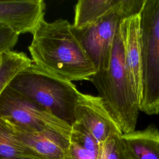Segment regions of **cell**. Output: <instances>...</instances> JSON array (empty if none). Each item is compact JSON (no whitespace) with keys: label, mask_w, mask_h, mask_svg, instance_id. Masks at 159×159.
Returning <instances> with one entry per match:
<instances>
[{"label":"cell","mask_w":159,"mask_h":159,"mask_svg":"<svg viewBox=\"0 0 159 159\" xmlns=\"http://www.w3.org/2000/svg\"><path fill=\"white\" fill-rule=\"evenodd\" d=\"M28 47L34 64L69 81H89L96 70L66 19H42Z\"/></svg>","instance_id":"1"},{"label":"cell","mask_w":159,"mask_h":159,"mask_svg":"<svg viewBox=\"0 0 159 159\" xmlns=\"http://www.w3.org/2000/svg\"><path fill=\"white\" fill-rule=\"evenodd\" d=\"M89 81L122 134L135 130L140 102L127 66L120 25L114 39L107 69L96 71Z\"/></svg>","instance_id":"2"},{"label":"cell","mask_w":159,"mask_h":159,"mask_svg":"<svg viewBox=\"0 0 159 159\" xmlns=\"http://www.w3.org/2000/svg\"><path fill=\"white\" fill-rule=\"evenodd\" d=\"M8 86L72 126L80 94L71 81L56 76L34 63L21 70Z\"/></svg>","instance_id":"3"},{"label":"cell","mask_w":159,"mask_h":159,"mask_svg":"<svg viewBox=\"0 0 159 159\" xmlns=\"http://www.w3.org/2000/svg\"><path fill=\"white\" fill-rule=\"evenodd\" d=\"M140 111L159 115V0H145L140 12Z\"/></svg>","instance_id":"4"},{"label":"cell","mask_w":159,"mask_h":159,"mask_svg":"<svg viewBox=\"0 0 159 159\" xmlns=\"http://www.w3.org/2000/svg\"><path fill=\"white\" fill-rule=\"evenodd\" d=\"M145 0H121L94 23L73 30L96 71L107 69L116 32L125 19L140 14Z\"/></svg>","instance_id":"5"},{"label":"cell","mask_w":159,"mask_h":159,"mask_svg":"<svg viewBox=\"0 0 159 159\" xmlns=\"http://www.w3.org/2000/svg\"><path fill=\"white\" fill-rule=\"evenodd\" d=\"M0 117L25 131H53L70 137L71 126L9 86L0 96Z\"/></svg>","instance_id":"6"},{"label":"cell","mask_w":159,"mask_h":159,"mask_svg":"<svg viewBox=\"0 0 159 159\" xmlns=\"http://www.w3.org/2000/svg\"><path fill=\"white\" fill-rule=\"evenodd\" d=\"M75 116V122L81 124L100 144L114 135L122 134L99 96L80 93Z\"/></svg>","instance_id":"7"},{"label":"cell","mask_w":159,"mask_h":159,"mask_svg":"<svg viewBox=\"0 0 159 159\" xmlns=\"http://www.w3.org/2000/svg\"><path fill=\"white\" fill-rule=\"evenodd\" d=\"M45 3L43 0L0 1V24L19 35L31 33L44 19Z\"/></svg>","instance_id":"8"},{"label":"cell","mask_w":159,"mask_h":159,"mask_svg":"<svg viewBox=\"0 0 159 159\" xmlns=\"http://www.w3.org/2000/svg\"><path fill=\"white\" fill-rule=\"evenodd\" d=\"M12 126L19 139L42 159H71L66 137L53 131L32 132Z\"/></svg>","instance_id":"9"},{"label":"cell","mask_w":159,"mask_h":159,"mask_svg":"<svg viewBox=\"0 0 159 159\" xmlns=\"http://www.w3.org/2000/svg\"><path fill=\"white\" fill-rule=\"evenodd\" d=\"M120 28L127 66L140 102L141 93L140 14L124 19L120 23Z\"/></svg>","instance_id":"10"},{"label":"cell","mask_w":159,"mask_h":159,"mask_svg":"<svg viewBox=\"0 0 159 159\" xmlns=\"http://www.w3.org/2000/svg\"><path fill=\"white\" fill-rule=\"evenodd\" d=\"M132 159H159V130L154 124L122 135Z\"/></svg>","instance_id":"11"},{"label":"cell","mask_w":159,"mask_h":159,"mask_svg":"<svg viewBox=\"0 0 159 159\" xmlns=\"http://www.w3.org/2000/svg\"><path fill=\"white\" fill-rule=\"evenodd\" d=\"M0 158L42 159L19 139L12 125L1 117Z\"/></svg>","instance_id":"12"},{"label":"cell","mask_w":159,"mask_h":159,"mask_svg":"<svg viewBox=\"0 0 159 159\" xmlns=\"http://www.w3.org/2000/svg\"><path fill=\"white\" fill-rule=\"evenodd\" d=\"M121 0H80L75 7L73 27L81 29L102 17Z\"/></svg>","instance_id":"13"},{"label":"cell","mask_w":159,"mask_h":159,"mask_svg":"<svg viewBox=\"0 0 159 159\" xmlns=\"http://www.w3.org/2000/svg\"><path fill=\"white\" fill-rule=\"evenodd\" d=\"M0 63V96L11 80L23 69L32 63L25 53L8 51L1 56Z\"/></svg>","instance_id":"14"},{"label":"cell","mask_w":159,"mask_h":159,"mask_svg":"<svg viewBox=\"0 0 159 159\" xmlns=\"http://www.w3.org/2000/svg\"><path fill=\"white\" fill-rule=\"evenodd\" d=\"M116 134L100 144L98 159H132L122 139Z\"/></svg>","instance_id":"15"},{"label":"cell","mask_w":159,"mask_h":159,"mask_svg":"<svg viewBox=\"0 0 159 159\" xmlns=\"http://www.w3.org/2000/svg\"><path fill=\"white\" fill-rule=\"evenodd\" d=\"M19 35L9 27L0 24V57L4 52L12 50L18 41Z\"/></svg>","instance_id":"16"},{"label":"cell","mask_w":159,"mask_h":159,"mask_svg":"<svg viewBox=\"0 0 159 159\" xmlns=\"http://www.w3.org/2000/svg\"><path fill=\"white\" fill-rule=\"evenodd\" d=\"M69 153L71 159H98L99 154L72 141H70Z\"/></svg>","instance_id":"17"},{"label":"cell","mask_w":159,"mask_h":159,"mask_svg":"<svg viewBox=\"0 0 159 159\" xmlns=\"http://www.w3.org/2000/svg\"><path fill=\"white\" fill-rule=\"evenodd\" d=\"M1 57H0V63H1Z\"/></svg>","instance_id":"18"},{"label":"cell","mask_w":159,"mask_h":159,"mask_svg":"<svg viewBox=\"0 0 159 159\" xmlns=\"http://www.w3.org/2000/svg\"><path fill=\"white\" fill-rule=\"evenodd\" d=\"M0 159H2V158H0Z\"/></svg>","instance_id":"19"}]
</instances>
